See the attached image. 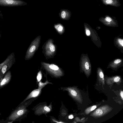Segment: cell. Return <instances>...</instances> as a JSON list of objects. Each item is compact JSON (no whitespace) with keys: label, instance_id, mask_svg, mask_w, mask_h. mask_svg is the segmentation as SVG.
Listing matches in <instances>:
<instances>
[{"label":"cell","instance_id":"obj_1","mask_svg":"<svg viewBox=\"0 0 123 123\" xmlns=\"http://www.w3.org/2000/svg\"><path fill=\"white\" fill-rule=\"evenodd\" d=\"M112 110V107L107 105H104L97 109L90 116L94 117H101L106 115Z\"/></svg>","mask_w":123,"mask_h":123},{"label":"cell","instance_id":"obj_2","mask_svg":"<svg viewBox=\"0 0 123 123\" xmlns=\"http://www.w3.org/2000/svg\"><path fill=\"white\" fill-rule=\"evenodd\" d=\"M67 90L69 94L75 100L80 103H82V98L80 92L75 87H69Z\"/></svg>","mask_w":123,"mask_h":123},{"label":"cell","instance_id":"obj_3","mask_svg":"<svg viewBox=\"0 0 123 123\" xmlns=\"http://www.w3.org/2000/svg\"><path fill=\"white\" fill-rule=\"evenodd\" d=\"M24 112V109L22 107L20 106L10 114L8 120L14 121L22 115Z\"/></svg>","mask_w":123,"mask_h":123},{"label":"cell","instance_id":"obj_4","mask_svg":"<svg viewBox=\"0 0 123 123\" xmlns=\"http://www.w3.org/2000/svg\"><path fill=\"white\" fill-rule=\"evenodd\" d=\"M21 1L18 0H0V5L7 6H14L19 5Z\"/></svg>","mask_w":123,"mask_h":123},{"label":"cell","instance_id":"obj_5","mask_svg":"<svg viewBox=\"0 0 123 123\" xmlns=\"http://www.w3.org/2000/svg\"><path fill=\"white\" fill-rule=\"evenodd\" d=\"M13 63V58L4 65L0 70V81L5 74L11 68Z\"/></svg>","mask_w":123,"mask_h":123},{"label":"cell","instance_id":"obj_6","mask_svg":"<svg viewBox=\"0 0 123 123\" xmlns=\"http://www.w3.org/2000/svg\"><path fill=\"white\" fill-rule=\"evenodd\" d=\"M11 77V72L9 71L6 74L4 78L0 81V89L8 84L10 82Z\"/></svg>","mask_w":123,"mask_h":123},{"label":"cell","instance_id":"obj_7","mask_svg":"<svg viewBox=\"0 0 123 123\" xmlns=\"http://www.w3.org/2000/svg\"><path fill=\"white\" fill-rule=\"evenodd\" d=\"M105 18L101 17L100 18V21L106 24H114L115 22L114 20L108 15L105 16Z\"/></svg>","mask_w":123,"mask_h":123},{"label":"cell","instance_id":"obj_8","mask_svg":"<svg viewBox=\"0 0 123 123\" xmlns=\"http://www.w3.org/2000/svg\"><path fill=\"white\" fill-rule=\"evenodd\" d=\"M103 3L105 5H109L115 7L119 6V3L117 0H101Z\"/></svg>","mask_w":123,"mask_h":123},{"label":"cell","instance_id":"obj_9","mask_svg":"<svg viewBox=\"0 0 123 123\" xmlns=\"http://www.w3.org/2000/svg\"><path fill=\"white\" fill-rule=\"evenodd\" d=\"M121 80L120 78L118 76H116L112 78H109L107 80V84L111 85L114 82H119Z\"/></svg>","mask_w":123,"mask_h":123},{"label":"cell","instance_id":"obj_10","mask_svg":"<svg viewBox=\"0 0 123 123\" xmlns=\"http://www.w3.org/2000/svg\"><path fill=\"white\" fill-rule=\"evenodd\" d=\"M98 80L100 84H102L103 86L105 85V80L103 72L100 71L98 74Z\"/></svg>","mask_w":123,"mask_h":123},{"label":"cell","instance_id":"obj_11","mask_svg":"<svg viewBox=\"0 0 123 123\" xmlns=\"http://www.w3.org/2000/svg\"><path fill=\"white\" fill-rule=\"evenodd\" d=\"M13 54L12 53L10 55L4 62L0 64V70L4 65L13 57Z\"/></svg>","mask_w":123,"mask_h":123},{"label":"cell","instance_id":"obj_12","mask_svg":"<svg viewBox=\"0 0 123 123\" xmlns=\"http://www.w3.org/2000/svg\"><path fill=\"white\" fill-rule=\"evenodd\" d=\"M97 107L96 105H94L87 108L85 111V113L86 115L89 114L92 111L95 110Z\"/></svg>","mask_w":123,"mask_h":123},{"label":"cell","instance_id":"obj_13","mask_svg":"<svg viewBox=\"0 0 123 123\" xmlns=\"http://www.w3.org/2000/svg\"><path fill=\"white\" fill-rule=\"evenodd\" d=\"M39 93V90H36L33 91L31 93L30 95L25 100V101L27 100V99L30 98V97H35L37 96Z\"/></svg>","mask_w":123,"mask_h":123},{"label":"cell","instance_id":"obj_14","mask_svg":"<svg viewBox=\"0 0 123 123\" xmlns=\"http://www.w3.org/2000/svg\"><path fill=\"white\" fill-rule=\"evenodd\" d=\"M49 67L51 69L54 70H57L59 69L58 67L57 66L53 64H50Z\"/></svg>","mask_w":123,"mask_h":123},{"label":"cell","instance_id":"obj_15","mask_svg":"<svg viewBox=\"0 0 123 123\" xmlns=\"http://www.w3.org/2000/svg\"><path fill=\"white\" fill-rule=\"evenodd\" d=\"M42 78V75L41 73L39 72L38 74L37 78L38 81H39Z\"/></svg>","mask_w":123,"mask_h":123},{"label":"cell","instance_id":"obj_16","mask_svg":"<svg viewBox=\"0 0 123 123\" xmlns=\"http://www.w3.org/2000/svg\"><path fill=\"white\" fill-rule=\"evenodd\" d=\"M36 48V46L34 45L32 46L30 48L29 51L30 52H33L35 50Z\"/></svg>","mask_w":123,"mask_h":123},{"label":"cell","instance_id":"obj_17","mask_svg":"<svg viewBox=\"0 0 123 123\" xmlns=\"http://www.w3.org/2000/svg\"><path fill=\"white\" fill-rule=\"evenodd\" d=\"M66 16V12L64 11H63L62 12L61 14V16L63 18H65Z\"/></svg>","mask_w":123,"mask_h":123},{"label":"cell","instance_id":"obj_18","mask_svg":"<svg viewBox=\"0 0 123 123\" xmlns=\"http://www.w3.org/2000/svg\"><path fill=\"white\" fill-rule=\"evenodd\" d=\"M50 51L52 52H54L55 50V46L53 45H52L50 46Z\"/></svg>","mask_w":123,"mask_h":123},{"label":"cell","instance_id":"obj_19","mask_svg":"<svg viewBox=\"0 0 123 123\" xmlns=\"http://www.w3.org/2000/svg\"><path fill=\"white\" fill-rule=\"evenodd\" d=\"M85 67L86 69L87 70L89 69V65L88 62H86L85 65Z\"/></svg>","mask_w":123,"mask_h":123},{"label":"cell","instance_id":"obj_20","mask_svg":"<svg viewBox=\"0 0 123 123\" xmlns=\"http://www.w3.org/2000/svg\"><path fill=\"white\" fill-rule=\"evenodd\" d=\"M118 43H119V44L121 45L122 47L123 46V39H119L118 40Z\"/></svg>","mask_w":123,"mask_h":123},{"label":"cell","instance_id":"obj_21","mask_svg":"<svg viewBox=\"0 0 123 123\" xmlns=\"http://www.w3.org/2000/svg\"><path fill=\"white\" fill-rule=\"evenodd\" d=\"M121 61L120 59H117L116 60L114 61V62L115 64H117L120 63Z\"/></svg>","mask_w":123,"mask_h":123},{"label":"cell","instance_id":"obj_22","mask_svg":"<svg viewBox=\"0 0 123 123\" xmlns=\"http://www.w3.org/2000/svg\"><path fill=\"white\" fill-rule=\"evenodd\" d=\"M44 109L46 111L48 112H49L50 110V109L47 106H45L44 107Z\"/></svg>","mask_w":123,"mask_h":123},{"label":"cell","instance_id":"obj_23","mask_svg":"<svg viewBox=\"0 0 123 123\" xmlns=\"http://www.w3.org/2000/svg\"><path fill=\"white\" fill-rule=\"evenodd\" d=\"M86 34L87 36H89L90 35V31L89 30H87L86 32Z\"/></svg>","mask_w":123,"mask_h":123},{"label":"cell","instance_id":"obj_24","mask_svg":"<svg viewBox=\"0 0 123 123\" xmlns=\"http://www.w3.org/2000/svg\"><path fill=\"white\" fill-rule=\"evenodd\" d=\"M120 95L121 96V97L122 98V100H123V91H121L120 93Z\"/></svg>","mask_w":123,"mask_h":123},{"label":"cell","instance_id":"obj_25","mask_svg":"<svg viewBox=\"0 0 123 123\" xmlns=\"http://www.w3.org/2000/svg\"><path fill=\"white\" fill-rule=\"evenodd\" d=\"M63 29V27L61 26H60L58 28V30L59 31H62Z\"/></svg>","mask_w":123,"mask_h":123},{"label":"cell","instance_id":"obj_26","mask_svg":"<svg viewBox=\"0 0 123 123\" xmlns=\"http://www.w3.org/2000/svg\"><path fill=\"white\" fill-rule=\"evenodd\" d=\"M74 118V116L72 115H70L68 116V118L70 119H72Z\"/></svg>","mask_w":123,"mask_h":123}]
</instances>
